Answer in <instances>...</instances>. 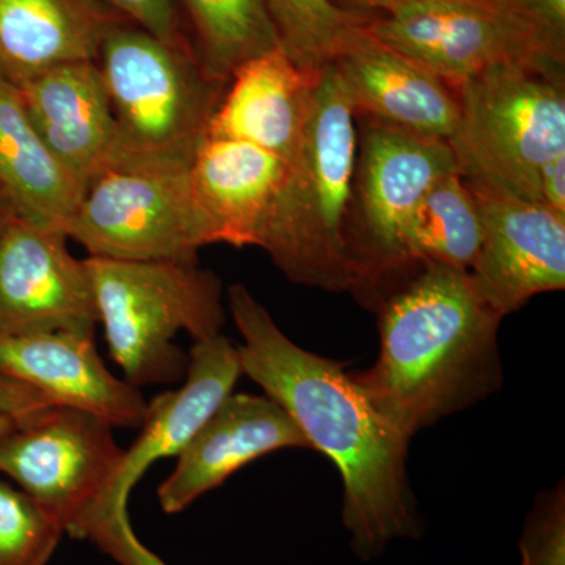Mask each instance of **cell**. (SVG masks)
I'll return each mask as SVG.
<instances>
[{
    "label": "cell",
    "mask_w": 565,
    "mask_h": 565,
    "mask_svg": "<svg viewBox=\"0 0 565 565\" xmlns=\"http://www.w3.org/2000/svg\"><path fill=\"white\" fill-rule=\"evenodd\" d=\"M228 308L243 338L237 344L243 374L340 470L343 525L355 556L370 563L393 542L422 539L423 516L407 473L411 438L375 411L343 363L289 340L244 285L228 289Z\"/></svg>",
    "instance_id": "obj_1"
},
{
    "label": "cell",
    "mask_w": 565,
    "mask_h": 565,
    "mask_svg": "<svg viewBox=\"0 0 565 565\" xmlns=\"http://www.w3.org/2000/svg\"><path fill=\"white\" fill-rule=\"evenodd\" d=\"M377 308L381 353L355 379L405 437L500 390L503 318L481 299L470 274L424 266Z\"/></svg>",
    "instance_id": "obj_2"
},
{
    "label": "cell",
    "mask_w": 565,
    "mask_h": 565,
    "mask_svg": "<svg viewBox=\"0 0 565 565\" xmlns=\"http://www.w3.org/2000/svg\"><path fill=\"white\" fill-rule=\"evenodd\" d=\"M359 128L333 63L316 82L299 143L270 207L258 247L289 280L355 292L345 241Z\"/></svg>",
    "instance_id": "obj_3"
},
{
    "label": "cell",
    "mask_w": 565,
    "mask_h": 565,
    "mask_svg": "<svg viewBox=\"0 0 565 565\" xmlns=\"http://www.w3.org/2000/svg\"><path fill=\"white\" fill-rule=\"evenodd\" d=\"M85 263L110 359L137 388L185 377L189 353L173 343L178 333H188L193 343L222 333V280L199 262L90 256Z\"/></svg>",
    "instance_id": "obj_4"
},
{
    "label": "cell",
    "mask_w": 565,
    "mask_h": 565,
    "mask_svg": "<svg viewBox=\"0 0 565 565\" xmlns=\"http://www.w3.org/2000/svg\"><path fill=\"white\" fill-rule=\"evenodd\" d=\"M449 139L465 181L539 203V177L565 154L564 74L497 63L457 88ZM541 204V203H539Z\"/></svg>",
    "instance_id": "obj_5"
},
{
    "label": "cell",
    "mask_w": 565,
    "mask_h": 565,
    "mask_svg": "<svg viewBox=\"0 0 565 565\" xmlns=\"http://www.w3.org/2000/svg\"><path fill=\"white\" fill-rule=\"evenodd\" d=\"M96 63L117 125L111 156L192 161L228 84L212 79L184 44L122 25L103 41Z\"/></svg>",
    "instance_id": "obj_6"
},
{
    "label": "cell",
    "mask_w": 565,
    "mask_h": 565,
    "mask_svg": "<svg viewBox=\"0 0 565 565\" xmlns=\"http://www.w3.org/2000/svg\"><path fill=\"white\" fill-rule=\"evenodd\" d=\"M360 120L345 241L356 275L355 296L379 307L388 288L411 274L404 241L435 181L457 172L449 141L371 118Z\"/></svg>",
    "instance_id": "obj_7"
},
{
    "label": "cell",
    "mask_w": 565,
    "mask_h": 565,
    "mask_svg": "<svg viewBox=\"0 0 565 565\" xmlns=\"http://www.w3.org/2000/svg\"><path fill=\"white\" fill-rule=\"evenodd\" d=\"M191 163L111 156L88 182L66 237L98 258L199 262L212 243L193 200Z\"/></svg>",
    "instance_id": "obj_8"
},
{
    "label": "cell",
    "mask_w": 565,
    "mask_h": 565,
    "mask_svg": "<svg viewBox=\"0 0 565 565\" xmlns=\"http://www.w3.org/2000/svg\"><path fill=\"white\" fill-rule=\"evenodd\" d=\"M114 429L82 408H35L0 437V473L43 505L65 534L87 541L125 455Z\"/></svg>",
    "instance_id": "obj_9"
},
{
    "label": "cell",
    "mask_w": 565,
    "mask_h": 565,
    "mask_svg": "<svg viewBox=\"0 0 565 565\" xmlns=\"http://www.w3.org/2000/svg\"><path fill=\"white\" fill-rule=\"evenodd\" d=\"M367 31L456 90L497 63L564 74L565 62L525 22L489 3H414L374 17Z\"/></svg>",
    "instance_id": "obj_10"
},
{
    "label": "cell",
    "mask_w": 565,
    "mask_h": 565,
    "mask_svg": "<svg viewBox=\"0 0 565 565\" xmlns=\"http://www.w3.org/2000/svg\"><path fill=\"white\" fill-rule=\"evenodd\" d=\"M61 230L18 215L0 233V334L71 332L95 337V288L85 259Z\"/></svg>",
    "instance_id": "obj_11"
},
{
    "label": "cell",
    "mask_w": 565,
    "mask_h": 565,
    "mask_svg": "<svg viewBox=\"0 0 565 565\" xmlns=\"http://www.w3.org/2000/svg\"><path fill=\"white\" fill-rule=\"evenodd\" d=\"M465 182L481 217V245L468 270L481 299L504 318L539 294L563 291L565 215L511 193Z\"/></svg>",
    "instance_id": "obj_12"
},
{
    "label": "cell",
    "mask_w": 565,
    "mask_h": 565,
    "mask_svg": "<svg viewBox=\"0 0 565 565\" xmlns=\"http://www.w3.org/2000/svg\"><path fill=\"white\" fill-rule=\"evenodd\" d=\"M286 448L311 449L288 412L266 394L232 393L178 456L159 504L180 514L253 460Z\"/></svg>",
    "instance_id": "obj_13"
},
{
    "label": "cell",
    "mask_w": 565,
    "mask_h": 565,
    "mask_svg": "<svg viewBox=\"0 0 565 565\" xmlns=\"http://www.w3.org/2000/svg\"><path fill=\"white\" fill-rule=\"evenodd\" d=\"M0 381L20 382L121 429H140L147 416L140 388L107 370L88 334H0Z\"/></svg>",
    "instance_id": "obj_14"
},
{
    "label": "cell",
    "mask_w": 565,
    "mask_h": 565,
    "mask_svg": "<svg viewBox=\"0 0 565 565\" xmlns=\"http://www.w3.org/2000/svg\"><path fill=\"white\" fill-rule=\"evenodd\" d=\"M241 375L237 344L228 338L221 333L193 343L184 385L174 392L161 393L148 403L140 435L122 455L102 514L92 531L128 509L134 487L152 463L181 455L218 405L233 393Z\"/></svg>",
    "instance_id": "obj_15"
},
{
    "label": "cell",
    "mask_w": 565,
    "mask_h": 565,
    "mask_svg": "<svg viewBox=\"0 0 565 565\" xmlns=\"http://www.w3.org/2000/svg\"><path fill=\"white\" fill-rule=\"evenodd\" d=\"M333 65L355 118L448 141L456 132V88L375 39L367 25L353 33Z\"/></svg>",
    "instance_id": "obj_16"
},
{
    "label": "cell",
    "mask_w": 565,
    "mask_h": 565,
    "mask_svg": "<svg viewBox=\"0 0 565 565\" xmlns=\"http://www.w3.org/2000/svg\"><path fill=\"white\" fill-rule=\"evenodd\" d=\"M41 139L85 184L109 162L117 125L98 63H62L20 87Z\"/></svg>",
    "instance_id": "obj_17"
},
{
    "label": "cell",
    "mask_w": 565,
    "mask_h": 565,
    "mask_svg": "<svg viewBox=\"0 0 565 565\" xmlns=\"http://www.w3.org/2000/svg\"><path fill=\"white\" fill-rule=\"evenodd\" d=\"M285 172V159L274 152L204 137L193 154L191 184L211 243L258 247Z\"/></svg>",
    "instance_id": "obj_18"
},
{
    "label": "cell",
    "mask_w": 565,
    "mask_h": 565,
    "mask_svg": "<svg viewBox=\"0 0 565 565\" xmlns=\"http://www.w3.org/2000/svg\"><path fill=\"white\" fill-rule=\"evenodd\" d=\"M321 73L315 76L297 68L281 47L253 58L230 79L206 137L247 141L288 161L302 136Z\"/></svg>",
    "instance_id": "obj_19"
},
{
    "label": "cell",
    "mask_w": 565,
    "mask_h": 565,
    "mask_svg": "<svg viewBox=\"0 0 565 565\" xmlns=\"http://www.w3.org/2000/svg\"><path fill=\"white\" fill-rule=\"evenodd\" d=\"M121 18L103 0H0V74L20 87L62 63L96 62Z\"/></svg>",
    "instance_id": "obj_20"
},
{
    "label": "cell",
    "mask_w": 565,
    "mask_h": 565,
    "mask_svg": "<svg viewBox=\"0 0 565 565\" xmlns=\"http://www.w3.org/2000/svg\"><path fill=\"white\" fill-rule=\"evenodd\" d=\"M0 189L21 218L63 233L87 189L52 154L29 117L20 88L2 74Z\"/></svg>",
    "instance_id": "obj_21"
},
{
    "label": "cell",
    "mask_w": 565,
    "mask_h": 565,
    "mask_svg": "<svg viewBox=\"0 0 565 565\" xmlns=\"http://www.w3.org/2000/svg\"><path fill=\"white\" fill-rule=\"evenodd\" d=\"M482 226L473 193L459 172L444 174L419 203L404 241L408 269L418 273L438 264L452 269L473 267Z\"/></svg>",
    "instance_id": "obj_22"
},
{
    "label": "cell",
    "mask_w": 565,
    "mask_h": 565,
    "mask_svg": "<svg viewBox=\"0 0 565 565\" xmlns=\"http://www.w3.org/2000/svg\"><path fill=\"white\" fill-rule=\"evenodd\" d=\"M199 52L212 79L228 84L245 63L278 50L277 31L264 0H182Z\"/></svg>",
    "instance_id": "obj_23"
},
{
    "label": "cell",
    "mask_w": 565,
    "mask_h": 565,
    "mask_svg": "<svg viewBox=\"0 0 565 565\" xmlns=\"http://www.w3.org/2000/svg\"><path fill=\"white\" fill-rule=\"evenodd\" d=\"M281 51L297 68L319 74L343 51L373 14L348 10L333 0H264Z\"/></svg>",
    "instance_id": "obj_24"
},
{
    "label": "cell",
    "mask_w": 565,
    "mask_h": 565,
    "mask_svg": "<svg viewBox=\"0 0 565 565\" xmlns=\"http://www.w3.org/2000/svg\"><path fill=\"white\" fill-rule=\"evenodd\" d=\"M63 535L43 505L0 473V565H47Z\"/></svg>",
    "instance_id": "obj_25"
},
{
    "label": "cell",
    "mask_w": 565,
    "mask_h": 565,
    "mask_svg": "<svg viewBox=\"0 0 565 565\" xmlns=\"http://www.w3.org/2000/svg\"><path fill=\"white\" fill-rule=\"evenodd\" d=\"M519 565H565L564 482L535 498L519 541Z\"/></svg>",
    "instance_id": "obj_26"
},
{
    "label": "cell",
    "mask_w": 565,
    "mask_h": 565,
    "mask_svg": "<svg viewBox=\"0 0 565 565\" xmlns=\"http://www.w3.org/2000/svg\"><path fill=\"white\" fill-rule=\"evenodd\" d=\"M498 3L525 22L546 50L565 62V0H498Z\"/></svg>",
    "instance_id": "obj_27"
},
{
    "label": "cell",
    "mask_w": 565,
    "mask_h": 565,
    "mask_svg": "<svg viewBox=\"0 0 565 565\" xmlns=\"http://www.w3.org/2000/svg\"><path fill=\"white\" fill-rule=\"evenodd\" d=\"M87 541L98 546L104 555L120 565H167L161 557L141 544L134 533L129 509H122L109 520L96 526Z\"/></svg>",
    "instance_id": "obj_28"
},
{
    "label": "cell",
    "mask_w": 565,
    "mask_h": 565,
    "mask_svg": "<svg viewBox=\"0 0 565 565\" xmlns=\"http://www.w3.org/2000/svg\"><path fill=\"white\" fill-rule=\"evenodd\" d=\"M126 20L140 25L141 31L170 44H184L177 29L173 0H103Z\"/></svg>",
    "instance_id": "obj_29"
},
{
    "label": "cell",
    "mask_w": 565,
    "mask_h": 565,
    "mask_svg": "<svg viewBox=\"0 0 565 565\" xmlns=\"http://www.w3.org/2000/svg\"><path fill=\"white\" fill-rule=\"evenodd\" d=\"M54 404L50 397L31 386L13 381H0V414L21 416L44 405Z\"/></svg>",
    "instance_id": "obj_30"
},
{
    "label": "cell",
    "mask_w": 565,
    "mask_h": 565,
    "mask_svg": "<svg viewBox=\"0 0 565 565\" xmlns=\"http://www.w3.org/2000/svg\"><path fill=\"white\" fill-rule=\"evenodd\" d=\"M539 203L565 215V154L553 159L539 177Z\"/></svg>",
    "instance_id": "obj_31"
},
{
    "label": "cell",
    "mask_w": 565,
    "mask_h": 565,
    "mask_svg": "<svg viewBox=\"0 0 565 565\" xmlns=\"http://www.w3.org/2000/svg\"><path fill=\"white\" fill-rule=\"evenodd\" d=\"M333 2L343 7V9L363 11V13L377 10L388 13V11L401 9V7L424 2H476L500 7L498 0H333Z\"/></svg>",
    "instance_id": "obj_32"
},
{
    "label": "cell",
    "mask_w": 565,
    "mask_h": 565,
    "mask_svg": "<svg viewBox=\"0 0 565 565\" xmlns=\"http://www.w3.org/2000/svg\"><path fill=\"white\" fill-rule=\"evenodd\" d=\"M18 217V212L11 204L9 196L0 189V233Z\"/></svg>",
    "instance_id": "obj_33"
},
{
    "label": "cell",
    "mask_w": 565,
    "mask_h": 565,
    "mask_svg": "<svg viewBox=\"0 0 565 565\" xmlns=\"http://www.w3.org/2000/svg\"><path fill=\"white\" fill-rule=\"evenodd\" d=\"M14 418H17V416L0 414V437H2V435L10 429L11 424H13L14 422Z\"/></svg>",
    "instance_id": "obj_34"
}]
</instances>
